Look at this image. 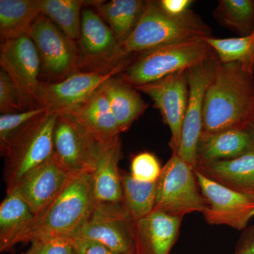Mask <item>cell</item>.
Here are the masks:
<instances>
[{
  "label": "cell",
  "instance_id": "cell-1",
  "mask_svg": "<svg viewBox=\"0 0 254 254\" xmlns=\"http://www.w3.org/2000/svg\"><path fill=\"white\" fill-rule=\"evenodd\" d=\"M254 73L220 63L205 94L202 133L248 127L254 115Z\"/></svg>",
  "mask_w": 254,
  "mask_h": 254
},
{
  "label": "cell",
  "instance_id": "cell-2",
  "mask_svg": "<svg viewBox=\"0 0 254 254\" xmlns=\"http://www.w3.org/2000/svg\"><path fill=\"white\" fill-rule=\"evenodd\" d=\"M211 33L199 15L190 9L182 16H170L160 8L158 1H147L141 21L129 38L120 45L119 62L158 47L210 37Z\"/></svg>",
  "mask_w": 254,
  "mask_h": 254
},
{
  "label": "cell",
  "instance_id": "cell-3",
  "mask_svg": "<svg viewBox=\"0 0 254 254\" xmlns=\"http://www.w3.org/2000/svg\"><path fill=\"white\" fill-rule=\"evenodd\" d=\"M95 204L91 174L71 175L60 194L37 215L26 242L43 237L75 235L86 222Z\"/></svg>",
  "mask_w": 254,
  "mask_h": 254
},
{
  "label": "cell",
  "instance_id": "cell-4",
  "mask_svg": "<svg viewBox=\"0 0 254 254\" xmlns=\"http://www.w3.org/2000/svg\"><path fill=\"white\" fill-rule=\"evenodd\" d=\"M214 52L203 38L147 50L127 60L119 78L133 88L144 86L203 63Z\"/></svg>",
  "mask_w": 254,
  "mask_h": 254
},
{
  "label": "cell",
  "instance_id": "cell-5",
  "mask_svg": "<svg viewBox=\"0 0 254 254\" xmlns=\"http://www.w3.org/2000/svg\"><path fill=\"white\" fill-rule=\"evenodd\" d=\"M59 114L48 110L15 139L5 155L6 192L28 174L49 161L53 155V133Z\"/></svg>",
  "mask_w": 254,
  "mask_h": 254
},
{
  "label": "cell",
  "instance_id": "cell-6",
  "mask_svg": "<svg viewBox=\"0 0 254 254\" xmlns=\"http://www.w3.org/2000/svg\"><path fill=\"white\" fill-rule=\"evenodd\" d=\"M155 185L153 210L184 218L187 214H203L208 208L194 169L184 161L176 152H173L162 168Z\"/></svg>",
  "mask_w": 254,
  "mask_h": 254
},
{
  "label": "cell",
  "instance_id": "cell-7",
  "mask_svg": "<svg viewBox=\"0 0 254 254\" xmlns=\"http://www.w3.org/2000/svg\"><path fill=\"white\" fill-rule=\"evenodd\" d=\"M107 141L93 136L71 114L60 113L53 133V159L70 175L92 174Z\"/></svg>",
  "mask_w": 254,
  "mask_h": 254
},
{
  "label": "cell",
  "instance_id": "cell-8",
  "mask_svg": "<svg viewBox=\"0 0 254 254\" xmlns=\"http://www.w3.org/2000/svg\"><path fill=\"white\" fill-rule=\"evenodd\" d=\"M220 64L218 56L213 52L203 63L187 70L188 103L180 146L176 153L194 170L197 145L203 131L205 94Z\"/></svg>",
  "mask_w": 254,
  "mask_h": 254
},
{
  "label": "cell",
  "instance_id": "cell-9",
  "mask_svg": "<svg viewBox=\"0 0 254 254\" xmlns=\"http://www.w3.org/2000/svg\"><path fill=\"white\" fill-rule=\"evenodd\" d=\"M123 60L105 71L76 72L58 83H41L38 103L58 114L70 113L84 103L110 78L118 76L127 66Z\"/></svg>",
  "mask_w": 254,
  "mask_h": 254
},
{
  "label": "cell",
  "instance_id": "cell-10",
  "mask_svg": "<svg viewBox=\"0 0 254 254\" xmlns=\"http://www.w3.org/2000/svg\"><path fill=\"white\" fill-rule=\"evenodd\" d=\"M75 235L98 242L118 254L136 252L135 221L127 214L123 203H95Z\"/></svg>",
  "mask_w": 254,
  "mask_h": 254
},
{
  "label": "cell",
  "instance_id": "cell-11",
  "mask_svg": "<svg viewBox=\"0 0 254 254\" xmlns=\"http://www.w3.org/2000/svg\"><path fill=\"white\" fill-rule=\"evenodd\" d=\"M195 172L208 203V208L203 214L206 222L210 225L245 230L254 217V200Z\"/></svg>",
  "mask_w": 254,
  "mask_h": 254
},
{
  "label": "cell",
  "instance_id": "cell-12",
  "mask_svg": "<svg viewBox=\"0 0 254 254\" xmlns=\"http://www.w3.org/2000/svg\"><path fill=\"white\" fill-rule=\"evenodd\" d=\"M41 61L31 37L26 35L1 41L0 65L27 100L31 108L38 103Z\"/></svg>",
  "mask_w": 254,
  "mask_h": 254
},
{
  "label": "cell",
  "instance_id": "cell-13",
  "mask_svg": "<svg viewBox=\"0 0 254 254\" xmlns=\"http://www.w3.org/2000/svg\"><path fill=\"white\" fill-rule=\"evenodd\" d=\"M148 95L161 114L171 132L170 145L173 152L180 146L182 125L188 103L187 71H180L153 83L135 88Z\"/></svg>",
  "mask_w": 254,
  "mask_h": 254
},
{
  "label": "cell",
  "instance_id": "cell-14",
  "mask_svg": "<svg viewBox=\"0 0 254 254\" xmlns=\"http://www.w3.org/2000/svg\"><path fill=\"white\" fill-rule=\"evenodd\" d=\"M34 42L47 72L63 76L77 65L76 42L70 39L46 16L41 15L28 33Z\"/></svg>",
  "mask_w": 254,
  "mask_h": 254
},
{
  "label": "cell",
  "instance_id": "cell-15",
  "mask_svg": "<svg viewBox=\"0 0 254 254\" xmlns=\"http://www.w3.org/2000/svg\"><path fill=\"white\" fill-rule=\"evenodd\" d=\"M71 175L52 158L23 177L11 190L16 191L32 212L38 215L60 194Z\"/></svg>",
  "mask_w": 254,
  "mask_h": 254
},
{
  "label": "cell",
  "instance_id": "cell-16",
  "mask_svg": "<svg viewBox=\"0 0 254 254\" xmlns=\"http://www.w3.org/2000/svg\"><path fill=\"white\" fill-rule=\"evenodd\" d=\"M254 151V138L248 127L202 133L195 154V168L232 160Z\"/></svg>",
  "mask_w": 254,
  "mask_h": 254
},
{
  "label": "cell",
  "instance_id": "cell-17",
  "mask_svg": "<svg viewBox=\"0 0 254 254\" xmlns=\"http://www.w3.org/2000/svg\"><path fill=\"white\" fill-rule=\"evenodd\" d=\"M182 219L153 210L135 222V254H170L180 233Z\"/></svg>",
  "mask_w": 254,
  "mask_h": 254
},
{
  "label": "cell",
  "instance_id": "cell-18",
  "mask_svg": "<svg viewBox=\"0 0 254 254\" xmlns=\"http://www.w3.org/2000/svg\"><path fill=\"white\" fill-rule=\"evenodd\" d=\"M123 157L120 136L107 141L100 150L91 174L95 203H123L121 170Z\"/></svg>",
  "mask_w": 254,
  "mask_h": 254
},
{
  "label": "cell",
  "instance_id": "cell-19",
  "mask_svg": "<svg viewBox=\"0 0 254 254\" xmlns=\"http://www.w3.org/2000/svg\"><path fill=\"white\" fill-rule=\"evenodd\" d=\"M78 41L87 60L97 63L110 60L115 65L120 63V44L116 37L103 18L91 8L85 7L82 11Z\"/></svg>",
  "mask_w": 254,
  "mask_h": 254
},
{
  "label": "cell",
  "instance_id": "cell-20",
  "mask_svg": "<svg viewBox=\"0 0 254 254\" xmlns=\"http://www.w3.org/2000/svg\"><path fill=\"white\" fill-rule=\"evenodd\" d=\"M37 215L14 190L6 192L0 205V251L7 252L26 242Z\"/></svg>",
  "mask_w": 254,
  "mask_h": 254
},
{
  "label": "cell",
  "instance_id": "cell-21",
  "mask_svg": "<svg viewBox=\"0 0 254 254\" xmlns=\"http://www.w3.org/2000/svg\"><path fill=\"white\" fill-rule=\"evenodd\" d=\"M202 175L254 200V151L197 169Z\"/></svg>",
  "mask_w": 254,
  "mask_h": 254
},
{
  "label": "cell",
  "instance_id": "cell-22",
  "mask_svg": "<svg viewBox=\"0 0 254 254\" xmlns=\"http://www.w3.org/2000/svg\"><path fill=\"white\" fill-rule=\"evenodd\" d=\"M100 89L108 99L122 133L127 131L148 108L140 92L116 76L108 79Z\"/></svg>",
  "mask_w": 254,
  "mask_h": 254
},
{
  "label": "cell",
  "instance_id": "cell-23",
  "mask_svg": "<svg viewBox=\"0 0 254 254\" xmlns=\"http://www.w3.org/2000/svg\"><path fill=\"white\" fill-rule=\"evenodd\" d=\"M66 113L72 115L101 141H109L122 133L108 99L100 88L77 108Z\"/></svg>",
  "mask_w": 254,
  "mask_h": 254
},
{
  "label": "cell",
  "instance_id": "cell-24",
  "mask_svg": "<svg viewBox=\"0 0 254 254\" xmlns=\"http://www.w3.org/2000/svg\"><path fill=\"white\" fill-rule=\"evenodd\" d=\"M146 4L147 1L143 0H112L97 3L95 8L121 45L129 38L141 21Z\"/></svg>",
  "mask_w": 254,
  "mask_h": 254
},
{
  "label": "cell",
  "instance_id": "cell-25",
  "mask_svg": "<svg viewBox=\"0 0 254 254\" xmlns=\"http://www.w3.org/2000/svg\"><path fill=\"white\" fill-rule=\"evenodd\" d=\"M41 15V0H0L1 41L28 35Z\"/></svg>",
  "mask_w": 254,
  "mask_h": 254
},
{
  "label": "cell",
  "instance_id": "cell-26",
  "mask_svg": "<svg viewBox=\"0 0 254 254\" xmlns=\"http://www.w3.org/2000/svg\"><path fill=\"white\" fill-rule=\"evenodd\" d=\"M123 205L127 214L135 222L153 211L156 185L136 181L131 174L121 171Z\"/></svg>",
  "mask_w": 254,
  "mask_h": 254
},
{
  "label": "cell",
  "instance_id": "cell-27",
  "mask_svg": "<svg viewBox=\"0 0 254 254\" xmlns=\"http://www.w3.org/2000/svg\"><path fill=\"white\" fill-rule=\"evenodd\" d=\"M84 2L81 0H41L42 15L76 42L79 38Z\"/></svg>",
  "mask_w": 254,
  "mask_h": 254
},
{
  "label": "cell",
  "instance_id": "cell-28",
  "mask_svg": "<svg viewBox=\"0 0 254 254\" xmlns=\"http://www.w3.org/2000/svg\"><path fill=\"white\" fill-rule=\"evenodd\" d=\"M203 39L213 48L220 63H240L254 73V29L246 36L220 38L211 36Z\"/></svg>",
  "mask_w": 254,
  "mask_h": 254
},
{
  "label": "cell",
  "instance_id": "cell-29",
  "mask_svg": "<svg viewBox=\"0 0 254 254\" xmlns=\"http://www.w3.org/2000/svg\"><path fill=\"white\" fill-rule=\"evenodd\" d=\"M219 22L240 37L254 29V0H220L215 11Z\"/></svg>",
  "mask_w": 254,
  "mask_h": 254
},
{
  "label": "cell",
  "instance_id": "cell-30",
  "mask_svg": "<svg viewBox=\"0 0 254 254\" xmlns=\"http://www.w3.org/2000/svg\"><path fill=\"white\" fill-rule=\"evenodd\" d=\"M46 107H38L16 113L0 115V148L1 155H6L16 138L33 122L48 111Z\"/></svg>",
  "mask_w": 254,
  "mask_h": 254
},
{
  "label": "cell",
  "instance_id": "cell-31",
  "mask_svg": "<svg viewBox=\"0 0 254 254\" xmlns=\"http://www.w3.org/2000/svg\"><path fill=\"white\" fill-rule=\"evenodd\" d=\"M30 107L27 100L4 70L0 71V113H16ZM32 109V108H31Z\"/></svg>",
  "mask_w": 254,
  "mask_h": 254
},
{
  "label": "cell",
  "instance_id": "cell-32",
  "mask_svg": "<svg viewBox=\"0 0 254 254\" xmlns=\"http://www.w3.org/2000/svg\"><path fill=\"white\" fill-rule=\"evenodd\" d=\"M162 168L155 155L149 152H143L132 159L130 174L136 181L154 183L158 180Z\"/></svg>",
  "mask_w": 254,
  "mask_h": 254
},
{
  "label": "cell",
  "instance_id": "cell-33",
  "mask_svg": "<svg viewBox=\"0 0 254 254\" xmlns=\"http://www.w3.org/2000/svg\"><path fill=\"white\" fill-rule=\"evenodd\" d=\"M31 243V247L23 254H74L68 237H43Z\"/></svg>",
  "mask_w": 254,
  "mask_h": 254
},
{
  "label": "cell",
  "instance_id": "cell-34",
  "mask_svg": "<svg viewBox=\"0 0 254 254\" xmlns=\"http://www.w3.org/2000/svg\"><path fill=\"white\" fill-rule=\"evenodd\" d=\"M68 238L74 254H118L105 246L85 237L74 235Z\"/></svg>",
  "mask_w": 254,
  "mask_h": 254
},
{
  "label": "cell",
  "instance_id": "cell-35",
  "mask_svg": "<svg viewBox=\"0 0 254 254\" xmlns=\"http://www.w3.org/2000/svg\"><path fill=\"white\" fill-rule=\"evenodd\" d=\"M191 0H160L158 4L166 14L170 16H179L186 14L193 4Z\"/></svg>",
  "mask_w": 254,
  "mask_h": 254
},
{
  "label": "cell",
  "instance_id": "cell-36",
  "mask_svg": "<svg viewBox=\"0 0 254 254\" xmlns=\"http://www.w3.org/2000/svg\"><path fill=\"white\" fill-rule=\"evenodd\" d=\"M243 231L235 254H254V225Z\"/></svg>",
  "mask_w": 254,
  "mask_h": 254
},
{
  "label": "cell",
  "instance_id": "cell-37",
  "mask_svg": "<svg viewBox=\"0 0 254 254\" xmlns=\"http://www.w3.org/2000/svg\"><path fill=\"white\" fill-rule=\"evenodd\" d=\"M247 127L250 128V131L252 132V135H253L254 138V115L253 118H252V120H251L250 124H249L248 127Z\"/></svg>",
  "mask_w": 254,
  "mask_h": 254
}]
</instances>
